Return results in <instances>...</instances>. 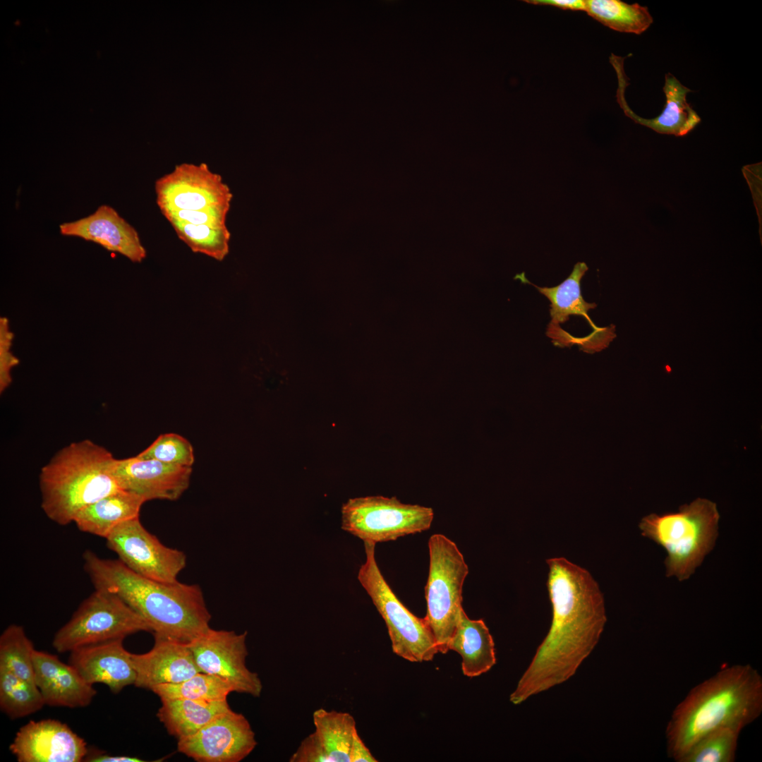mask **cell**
<instances>
[{
	"mask_svg": "<svg viewBox=\"0 0 762 762\" xmlns=\"http://www.w3.org/2000/svg\"><path fill=\"white\" fill-rule=\"evenodd\" d=\"M143 631H151L147 623L119 595L95 589L56 632L52 646L64 653Z\"/></svg>",
	"mask_w": 762,
	"mask_h": 762,
	"instance_id": "8",
	"label": "cell"
},
{
	"mask_svg": "<svg viewBox=\"0 0 762 762\" xmlns=\"http://www.w3.org/2000/svg\"><path fill=\"white\" fill-rule=\"evenodd\" d=\"M177 236L194 253H199L222 261L229 251L231 233L227 228L172 222Z\"/></svg>",
	"mask_w": 762,
	"mask_h": 762,
	"instance_id": "30",
	"label": "cell"
},
{
	"mask_svg": "<svg viewBox=\"0 0 762 762\" xmlns=\"http://www.w3.org/2000/svg\"><path fill=\"white\" fill-rule=\"evenodd\" d=\"M137 456L140 459H155L165 464L186 467H191L195 459L193 448L190 442L175 433L160 435Z\"/></svg>",
	"mask_w": 762,
	"mask_h": 762,
	"instance_id": "32",
	"label": "cell"
},
{
	"mask_svg": "<svg viewBox=\"0 0 762 762\" xmlns=\"http://www.w3.org/2000/svg\"><path fill=\"white\" fill-rule=\"evenodd\" d=\"M377 760L373 756L370 750L365 746L358 732L353 736L350 751L349 762H377Z\"/></svg>",
	"mask_w": 762,
	"mask_h": 762,
	"instance_id": "35",
	"label": "cell"
},
{
	"mask_svg": "<svg viewBox=\"0 0 762 762\" xmlns=\"http://www.w3.org/2000/svg\"><path fill=\"white\" fill-rule=\"evenodd\" d=\"M429 572L425 587L430 627L438 651L448 652L449 641L456 627L464 580L468 567L456 545L445 536L432 535L428 540Z\"/></svg>",
	"mask_w": 762,
	"mask_h": 762,
	"instance_id": "7",
	"label": "cell"
},
{
	"mask_svg": "<svg viewBox=\"0 0 762 762\" xmlns=\"http://www.w3.org/2000/svg\"><path fill=\"white\" fill-rule=\"evenodd\" d=\"M9 750L18 762H80L88 748L66 724L53 719L30 721L16 734Z\"/></svg>",
	"mask_w": 762,
	"mask_h": 762,
	"instance_id": "14",
	"label": "cell"
},
{
	"mask_svg": "<svg viewBox=\"0 0 762 762\" xmlns=\"http://www.w3.org/2000/svg\"><path fill=\"white\" fill-rule=\"evenodd\" d=\"M246 637L247 631L210 628L188 645L200 672L219 677L234 692L259 697L262 684L258 674L246 666Z\"/></svg>",
	"mask_w": 762,
	"mask_h": 762,
	"instance_id": "12",
	"label": "cell"
},
{
	"mask_svg": "<svg viewBox=\"0 0 762 762\" xmlns=\"http://www.w3.org/2000/svg\"><path fill=\"white\" fill-rule=\"evenodd\" d=\"M364 548L365 560L357 578L385 622L392 651L413 663L432 660L439 651L426 620L414 615L393 592L376 562L375 544L365 542Z\"/></svg>",
	"mask_w": 762,
	"mask_h": 762,
	"instance_id": "6",
	"label": "cell"
},
{
	"mask_svg": "<svg viewBox=\"0 0 762 762\" xmlns=\"http://www.w3.org/2000/svg\"><path fill=\"white\" fill-rule=\"evenodd\" d=\"M154 637L148 652L132 654L135 687L151 690L157 685L183 682L200 672L188 643Z\"/></svg>",
	"mask_w": 762,
	"mask_h": 762,
	"instance_id": "20",
	"label": "cell"
},
{
	"mask_svg": "<svg viewBox=\"0 0 762 762\" xmlns=\"http://www.w3.org/2000/svg\"><path fill=\"white\" fill-rule=\"evenodd\" d=\"M314 731L304 738L290 762H349V751L357 732L354 718L346 712L322 708L313 713Z\"/></svg>",
	"mask_w": 762,
	"mask_h": 762,
	"instance_id": "16",
	"label": "cell"
},
{
	"mask_svg": "<svg viewBox=\"0 0 762 762\" xmlns=\"http://www.w3.org/2000/svg\"><path fill=\"white\" fill-rule=\"evenodd\" d=\"M161 702L157 716L169 734L178 739L194 734L216 716L231 710L227 700L176 698Z\"/></svg>",
	"mask_w": 762,
	"mask_h": 762,
	"instance_id": "24",
	"label": "cell"
},
{
	"mask_svg": "<svg viewBox=\"0 0 762 762\" xmlns=\"http://www.w3.org/2000/svg\"><path fill=\"white\" fill-rule=\"evenodd\" d=\"M762 712V677L749 665L724 667L694 687L675 708L666 727L668 756L676 761L708 733L740 731Z\"/></svg>",
	"mask_w": 762,
	"mask_h": 762,
	"instance_id": "3",
	"label": "cell"
},
{
	"mask_svg": "<svg viewBox=\"0 0 762 762\" xmlns=\"http://www.w3.org/2000/svg\"><path fill=\"white\" fill-rule=\"evenodd\" d=\"M45 705L40 691L26 681L0 667V708L11 719L23 718L41 710Z\"/></svg>",
	"mask_w": 762,
	"mask_h": 762,
	"instance_id": "27",
	"label": "cell"
},
{
	"mask_svg": "<svg viewBox=\"0 0 762 762\" xmlns=\"http://www.w3.org/2000/svg\"><path fill=\"white\" fill-rule=\"evenodd\" d=\"M106 540L108 548L128 569L154 581H176L186 565V555L163 545L143 526L139 517L118 525Z\"/></svg>",
	"mask_w": 762,
	"mask_h": 762,
	"instance_id": "10",
	"label": "cell"
},
{
	"mask_svg": "<svg viewBox=\"0 0 762 762\" xmlns=\"http://www.w3.org/2000/svg\"><path fill=\"white\" fill-rule=\"evenodd\" d=\"M116 461L109 450L90 440L62 448L40 474L41 507L46 516L67 525L87 506L123 490L114 473Z\"/></svg>",
	"mask_w": 762,
	"mask_h": 762,
	"instance_id": "4",
	"label": "cell"
},
{
	"mask_svg": "<svg viewBox=\"0 0 762 762\" xmlns=\"http://www.w3.org/2000/svg\"><path fill=\"white\" fill-rule=\"evenodd\" d=\"M585 11L612 30L641 35L653 23L646 6L620 0H585Z\"/></svg>",
	"mask_w": 762,
	"mask_h": 762,
	"instance_id": "26",
	"label": "cell"
},
{
	"mask_svg": "<svg viewBox=\"0 0 762 762\" xmlns=\"http://www.w3.org/2000/svg\"><path fill=\"white\" fill-rule=\"evenodd\" d=\"M528 4L543 6H551L564 10L584 11L586 10L585 0H527Z\"/></svg>",
	"mask_w": 762,
	"mask_h": 762,
	"instance_id": "37",
	"label": "cell"
},
{
	"mask_svg": "<svg viewBox=\"0 0 762 762\" xmlns=\"http://www.w3.org/2000/svg\"><path fill=\"white\" fill-rule=\"evenodd\" d=\"M13 334L6 318H0V392H4L11 383V369L19 360L11 351Z\"/></svg>",
	"mask_w": 762,
	"mask_h": 762,
	"instance_id": "34",
	"label": "cell"
},
{
	"mask_svg": "<svg viewBox=\"0 0 762 762\" xmlns=\"http://www.w3.org/2000/svg\"><path fill=\"white\" fill-rule=\"evenodd\" d=\"M719 519L715 503L698 498L677 512L646 516L639 526L643 536L666 550L667 576L684 581L713 550Z\"/></svg>",
	"mask_w": 762,
	"mask_h": 762,
	"instance_id": "5",
	"label": "cell"
},
{
	"mask_svg": "<svg viewBox=\"0 0 762 762\" xmlns=\"http://www.w3.org/2000/svg\"><path fill=\"white\" fill-rule=\"evenodd\" d=\"M162 213L173 210H230L233 194L222 176L207 164L183 163L155 181Z\"/></svg>",
	"mask_w": 762,
	"mask_h": 762,
	"instance_id": "11",
	"label": "cell"
},
{
	"mask_svg": "<svg viewBox=\"0 0 762 762\" xmlns=\"http://www.w3.org/2000/svg\"><path fill=\"white\" fill-rule=\"evenodd\" d=\"M546 562L552 623L509 696L514 705L571 678L598 643L607 622L603 593L588 571L564 557Z\"/></svg>",
	"mask_w": 762,
	"mask_h": 762,
	"instance_id": "1",
	"label": "cell"
},
{
	"mask_svg": "<svg viewBox=\"0 0 762 762\" xmlns=\"http://www.w3.org/2000/svg\"><path fill=\"white\" fill-rule=\"evenodd\" d=\"M115 639L78 648L70 652L69 662L89 684L102 683L114 693L135 684L136 672L132 654Z\"/></svg>",
	"mask_w": 762,
	"mask_h": 762,
	"instance_id": "17",
	"label": "cell"
},
{
	"mask_svg": "<svg viewBox=\"0 0 762 762\" xmlns=\"http://www.w3.org/2000/svg\"><path fill=\"white\" fill-rule=\"evenodd\" d=\"M83 761L87 762H143L140 758L128 756H112L99 750H89Z\"/></svg>",
	"mask_w": 762,
	"mask_h": 762,
	"instance_id": "36",
	"label": "cell"
},
{
	"mask_svg": "<svg viewBox=\"0 0 762 762\" xmlns=\"http://www.w3.org/2000/svg\"><path fill=\"white\" fill-rule=\"evenodd\" d=\"M143 497L124 490L110 494L80 510L73 523L82 532L107 538L115 527L139 517Z\"/></svg>",
	"mask_w": 762,
	"mask_h": 762,
	"instance_id": "23",
	"label": "cell"
},
{
	"mask_svg": "<svg viewBox=\"0 0 762 762\" xmlns=\"http://www.w3.org/2000/svg\"><path fill=\"white\" fill-rule=\"evenodd\" d=\"M83 557L95 588L119 595L147 623L154 636L188 643L210 628L211 615L198 585L154 581L119 559L102 558L90 550Z\"/></svg>",
	"mask_w": 762,
	"mask_h": 762,
	"instance_id": "2",
	"label": "cell"
},
{
	"mask_svg": "<svg viewBox=\"0 0 762 762\" xmlns=\"http://www.w3.org/2000/svg\"><path fill=\"white\" fill-rule=\"evenodd\" d=\"M619 78L617 101L625 114L634 122L645 126L660 134L683 136L691 131L700 122L701 118L687 102V95L691 90L683 85L673 75L665 76L663 87L666 103L662 112L655 118L644 119L636 115L628 106L624 98L627 83L622 62L613 64Z\"/></svg>",
	"mask_w": 762,
	"mask_h": 762,
	"instance_id": "21",
	"label": "cell"
},
{
	"mask_svg": "<svg viewBox=\"0 0 762 762\" xmlns=\"http://www.w3.org/2000/svg\"><path fill=\"white\" fill-rule=\"evenodd\" d=\"M35 650L32 641L21 626L9 625L0 636V667L26 681L35 683Z\"/></svg>",
	"mask_w": 762,
	"mask_h": 762,
	"instance_id": "29",
	"label": "cell"
},
{
	"mask_svg": "<svg viewBox=\"0 0 762 762\" xmlns=\"http://www.w3.org/2000/svg\"><path fill=\"white\" fill-rule=\"evenodd\" d=\"M740 730L722 727L698 740L678 762H732Z\"/></svg>",
	"mask_w": 762,
	"mask_h": 762,
	"instance_id": "31",
	"label": "cell"
},
{
	"mask_svg": "<svg viewBox=\"0 0 762 762\" xmlns=\"http://www.w3.org/2000/svg\"><path fill=\"white\" fill-rule=\"evenodd\" d=\"M61 235L77 236L120 253L133 262H141L146 250L137 231L111 207L99 206L90 215L60 224Z\"/></svg>",
	"mask_w": 762,
	"mask_h": 762,
	"instance_id": "18",
	"label": "cell"
},
{
	"mask_svg": "<svg viewBox=\"0 0 762 762\" xmlns=\"http://www.w3.org/2000/svg\"><path fill=\"white\" fill-rule=\"evenodd\" d=\"M151 691L160 700L185 698L207 701L226 700L234 692L231 687L219 677L199 672L183 682L155 686Z\"/></svg>",
	"mask_w": 762,
	"mask_h": 762,
	"instance_id": "28",
	"label": "cell"
},
{
	"mask_svg": "<svg viewBox=\"0 0 762 762\" xmlns=\"http://www.w3.org/2000/svg\"><path fill=\"white\" fill-rule=\"evenodd\" d=\"M341 512L344 531L375 544L427 531L434 518L431 507L381 495L351 498Z\"/></svg>",
	"mask_w": 762,
	"mask_h": 762,
	"instance_id": "9",
	"label": "cell"
},
{
	"mask_svg": "<svg viewBox=\"0 0 762 762\" xmlns=\"http://www.w3.org/2000/svg\"><path fill=\"white\" fill-rule=\"evenodd\" d=\"M448 650L461 656V670L468 677L487 672L496 663L495 643L489 629L483 619H470L463 608Z\"/></svg>",
	"mask_w": 762,
	"mask_h": 762,
	"instance_id": "22",
	"label": "cell"
},
{
	"mask_svg": "<svg viewBox=\"0 0 762 762\" xmlns=\"http://www.w3.org/2000/svg\"><path fill=\"white\" fill-rule=\"evenodd\" d=\"M588 270L585 262H579L575 264L572 273L562 283L550 288L540 287L530 283L524 277V273L518 276L522 282L534 286L550 301L552 324L557 325L568 321L570 315H580L584 317L593 329L598 332L603 328L597 327L588 314V310L596 307V304L586 302L580 289L581 280Z\"/></svg>",
	"mask_w": 762,
	"mask_h": 762,
	"instance_id": "25",
	"label": "cell"
},
{
	"mask_svg": "<svg viewBox=\"0 0 762 762\" xmlns=\"http://www.w3.org/2000/svg\"><path fill=\"white\" fill-rule=\"evenodd\" d=\"M229 210L216 209L208 211L173 210L162 213L167 221L179 222L194 225H207L216 228L226 227Z\"/></svg>",
	"mask_w": 762,
	"mask_h": 762,
	"instance_id": "33",
	"label": "cell"
},
{
	"mask_svg": "<svg viewBox=\"0 0 762 762\" xmlns=\"http://www.w3.org/2000/svg\"><path fill=\"white\" fill-rule=\"evenodd\" d=\"M33 666L35 683L45 705L83 708L89 706L97 694L92 684L71 664L64 663L55 655L35 650Z\"/></svg>",
	"mask_w": 762,
	"mask_h": 762,
	"instance_id": "19",
	"label": "cell"
},
{
	"mask_svg": "<svg viewBox=\"0 0 762 762\" xmlns=\"http://www.w3.org/2000/svg\"><path fill=\"white\" fill-rule=\"evenodd\" d=\"M114 473L123 490L146 501L176 500L188 489L192 468L135 456L116 459Z\"/></svg>",
	"mask_w": 762,
	"mask_h": 762,
	"instance_id": "15",
	"label": "cell"
},
{
	"mask_svg": "<svg viewBox=\"0 0 762 762\" xmlns=\"http://www.w3.org/2000/svg\"><path fill=\"white\" fill-rule=\"evenodd\" d=\"M256 745L248 720L231 709L216 716L194 734L178 739L177 750L198 762H238Z\"/></svg>",
	"mask_w": 762,
	"mask_h": 762,
	"instance_id": "13",
	"label": "cell"
}]
</instances>
